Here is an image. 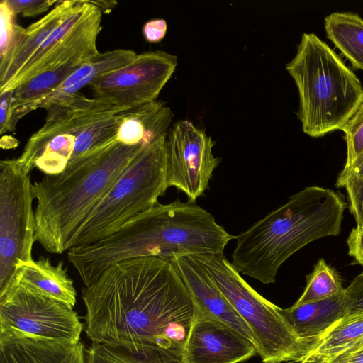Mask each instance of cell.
<instances>
[{
  "instance_id": "6da1fadb",
  "label": "cell",
  "mask_w": 363,
  "mask_h": 363,
  "mask_svg": "<svg viewBox=\"0 0 363 363\" xmlns=\"http://www.w3.org/2000/svg\"><path fill=\"white\" fill-rule=\"evenodd\" d=\"M86 333L93 342L138 352L147 347L182 353L194 303L172 262L152 256L106 268L82 289Z\"/></svg>"
},
{
  "instance_id": "7a4b0ae2",
  "label": "cell",
  "mask_w": 363,
  "mask_h": 363,
  "mask_svg": "<svg viewBox=\"0 0 363 363\" xmlns=\"http://www.w3.org/2000/svg\"><path fill=\"white\" fill-rule=\"evenodd\" d=\"M348 207L339 191L309 186L235 236L232 264L243 274L274 283L282 264L310 242L339 235Z\"/></svg>"
},
{
  "instance_id": "3957f363",
  "label": "cell",
  "mask_w": 363,
  "mask_h": 363,
  "mask_svg": "<svg viewBox=\"0 0 363 363\" xmlns=\"http://www.w3.org/2000/svg\"><path fill=\"white\" fill-rule=\"evenodd\" d=\"M145 147L116 140L32 184L35 241L52 254L67 251L77 228Z\"/></svg>"
},
{
  "instance_id": "277c9868",
  "label": "cell",
  "mask_w": 363,
  "mask_h": 363,
  "mask_svg": "<svg viewBox=\"0 0 363 363\" xmlns=\"http://www.w3.org/2000/svg\"><path fill=\"white\" fill-rule=\"evenodd\" d=\"M235 236L196 203L176 200L137 215L112 235L91 246L101 269L128 259L223 253Z\"/></svg>"
},
{
  "instance_id": "5b68a950",
  "label": "cell",
  "mask_w": 363,
  "mask_h": 363,
  "mask_svg": "<svg viewBox=\"0 0 363 363\" xmlns=\"http://www.w3.org/2000/svg\"><path fill=\"white\" fill-rule=\"evenodd\" d=\"M286 69L298 89L303 131L311 137L341 130L363 99L359 79L314 33L302 35Z\"/></svg>"
},
{
  "instance_id": "8992f818",
  "label": "cell",
  "mask_w": 363,
  "mask_h": 363,
  "mask_svg": "<svg viewBox=\"0 0 363 363\" xmlns=\"http://www.w3.org/2000/svg\"><path fill=\"white\" fill-rule=\"evenodd\" d=\"M167 137L163 135L135 156L77 228L67 250L112 235L133 217L159 203V197L169 187Z\"/></svg>"
},
{
  "instance_id": "52a82bcc",
  "label": "cell",
  "mask_w": 363,
  "mask_h": 363,
  "mask_svg": "<svg viewBox=\"0 0 363 363\" xmlns=\"http://www.w3.org/2000/svg\"><path fill=\"white\" fill-rule=\"evenodd\" d=\"M249 327L264 363L301 362L314 343L300 338L281 313L241 277L223 253L191 255Z\"/></svg>"
},
{
  "instance_id": "ba28073f",
  "label": "cell",
  "mask_w": 363,
  "mask_h": 363,
  "mask_svg": "<svg viewBox=\"0 0 363 363\" xmlns=\"http://www.w3.org/2000/svg\"><path fill=\"white\" fill-rule=\"evenodd\" d=\"M31 187L30 172L17 159L0 162V298L18 284L16 268L33 260Z\"/></svg>"
},
{
  "instance_id": "9c48e42d",
  "label": "cell",
  "mask_w": 363,
  "mask_h": 363,
  "mask_svg": "<svg viewBox=\"0 0 363 363\" xmlns=\"http://www.w3.org/2000/svg\"><path fill=\"white\" fill-rule=\"evenodd\" d=\"M82 330L72 308L21 282L0 298V333L78 342Z\"/></svg>"
},
{
  "instance_id": "30bf717a",
  "label": "cell",
  "mask_w": 363,
  "mask_h": 363,
  "mask_svg": "<svg viewBox=\"0 0 363 363\" xmlns=\"http://www.w3.org/2000/svg\"><path fill=\"white\" fill-rule=\"evenodd\" d=\"M177 65L174 55L162 50L144 52L89 86L96 97L131 109L157 100Z\"/></svg>"
},
{
  "instance_id": "8fae6325",
  "label": "cell",
  "mask_w": 363,
  "mask_h": 363,
  "mask_svg": "<svg viewBox=\"0 0 363 363\" xmlns=\"http://www.w3.org/2000/svg\"><path fill=\"white\" fill-rule=\"evenodd\" d=\"M214 145L211 136L188 120L177 121L167 133L168 184L184 192L190 202L204 194L220 162L213 153Z\"/></svg>"
},
{
  "instance_id": "7c38bea8",
  "label": "cell",
  "mask_w": 363,
  "mask_h": 363,
  "mask_svg": "<svg viewBox=\"0 0 363 363\" xmlns=\"http://www.w3.org/2000/svg\"><path fill=\"white\" fill-rule=\"evenodd\" d=\"M47 110L43 125L28 139L17 160L28 172L45 145L61 134L78 136L86 127L102 118L129 110L115 102L99 97L86 98L79 93L60 96L43 102Z\"/></svg>"
},
{
  "instance_id": "4fadbf2b",
  "label": "cell",
  "mask_w": 363,
  "mask_h": 363,
  "mask_svg": "<svg viewBox=\"0 0 363 363\" xmlns=\"http://www.w3.org/2000/svg\"><path fill=\"white\" fill-rule=\"evenodd\" d=\"M194 308L182 351L184 363H239L257 354L252 340L200 307Z\"/></svg>"
},
{
  "instance_id": "5bb4252c",
  "label": "cell",
  "mask_w": 363,
  "mask_h": 363,
  "mask_svg": "<svg viewBox=\"0 0 363 363\" xmlns=\"http://www.w3.org/2000/svg\"><path fill=\"white\" fill-rule=\"evenodd\" d=\"M101 11L94 5L92 9L38 63L16 75L0 93L13 91L19 84L42 72L66 64L84 61L99 53L96 39L102 27Z\"/></svg>"
},
{
  "instance_id": "9a60e30c",
  "label": "cell",
  "mask_w": 363,
  "mask_h": 363,
  "mask_svg": "<svg viewBox=\"0 0 363 363\" xmlns=\"http://www.w3.org/2000/svg\"><path fill=\"white\" fill-rule=\"evenodd\" d=\"M167 259L177 268L194 305L231 325L253 341L247 325L234 310L202 266L191 255H174Z\"/></svg>"
},
{
  "instance_id": "2e32d148",
  "label": "cell",
  "mask_w": 363,
  "mask_h": 363,
  "mask_svg": "<svg viewBox=\"0 0 363 363\" xmlns=\"http://www.w3.org/2000/svg\"><path fill=\"white\" fill-rule=\"evenodd\" d=\"M0 363H85L84 347L80 342L0 333Z\"/></svg>"
},
{
  "instance_id": "e0dca14e",
  "label": "cell",
  "mask_w": 363,
  "mask_h": 363,
  "mask_svg": "<svg viewBox=\"0 0 363 363\" xmlns=\"http://www.w3.org/2000/svg\"><path fill=\"white\" fill-rule=\"evenodd\" d=\"M349 304L345 291L322 300L281 308V313L296 335L315 342L346 317Z\"/></svg>"
},
{
  "instance_id": "ac0fdd59",
  "label": "cell",
  "mask_w": 363,
  "mask_h": 363,
  "mask_svg": "<svg viewBox=\"0 0 363 363\" xmlns=\"http://www.w3.org/2000/svg\"><path fill=\"white\" fill-rule=\"evenodd\" d=\"M173 116L171 108L159 100L125 111L117 141L127 145L147 146L167 135Z\"/></svg>"
},
{
  "instance_id": "d6986e66",
  "label": "cell",
  "mask_w": 363,
  "mask_h": 363,
  "mask_svg": "<svg viewBox=\"0 0 363 363\" xmlns=\"http://www.w3.org/2000/svg\"><path fill=\"white\" fill-rule=\"evenodd\" d=\"M17 283L21 282L35 291L72 308L77 301L73 280L63 262L52 264L48 257L23 263L16 268Z\"/></svg>"
},
{
  "instance_id": "ffe728a7",
  "label": "cell",
  "mask_w": 363,
  "mask_h": 363,
  "mask_svg": "<svg viewBox=\"0 0 363 363\" xmlns=\"http://www.w3.org/2000/svg\"><path fill=\"white\" fill-rule=\"evenodd\" d=\"M76 1L77 0L58 1L51 11L26 28L7 62L0 69V90L26 66L36 50L66 17Z\"/></svg>"
},
{
  "instance_id": "44dd1931",
  "label": "cell",
  "mask_w": 363,
  "mask_h": 363,
  "mask_svg": "<svg viewBox=\"0 0 363 363\" xmlns=\"http://www.w3.org/2000/svg\"><path fill=\"white\" fill-rule=\"evenodd\" d=\"M85 61L72 62L42 72L19 84L13 90L11 131L15 130L22 117L39 108L40 104Z\"/></svg>"
},
{
  "instance_id": "7402d4cb",
  "label": "cell",
  "mask_w": 363,
  "mask_h": 363,
  "mask_svg": "<svg viewBox=\"0 0 363 363\" xmlns=\"http://www.w3.org/2000/svg\"><path fill=\"white\" fill-rule=\"evenodd\" d=\"M137 55L133 50L125 49L99 52L84 62L43 102L77 93L98 78L127 65Z\"/></svg>"
},
{
  "instance_id": "603a6c76",
  "label": "cell",
  "mask_w": 363,
  "mask_h": 363,
  "mask_svg": "<svg viewBox=\"0 0 363 363\" xmlns=\"http://www.w3.org/2000/svg\"><path fill=\"white\" fill-rule=\"evenodd\" d=\"M327 38L351 62L363 69V19L356 13L335 12L325 19Z\"/></svg>"
},
{
  "instance_id": "cb8c5ba5",
  "label": "cell",
  "mask_w": 363,
  "mask_h": 363,
  "mask_svg": "<svg viewBox=\"0 0 363 363\" xmlns=\"http://www.w3.org/2000/svg\"><path fill=\"white\" fill-rule=\"evenodd\" d=\"M87 363H184L182 353L161 347L131 352L123 347L93 342L87 351Z\"/></svg>"
},
{
  "instance_id": "d4e9b609",
  "label": "cell",
  "mask_w": 363,
  "mask_h": 363,
  "mask_svg": "<svg viewBox=\"0 0 363 363\" xmlns=\"http://www.w3.org/2000/svg\"><path fill=\"white\" fill-rule=\"evenodd\" d=\"M363 343V311L345 317L313 345L308 355L333 359Z\"/></svg>"
},
{
  "instance_id": "484cf974",
  "label": "cell",
  "mask_w": 363,
  "mask_h": 363,
  "mask_svg": "<svg viewBox=\"0 0 363 363\" xmlns=\"http://www.w3.org/2000/svg\"><path fill=\"white\" fill-rule=\"evenodd\" d=\"M123 113V111L99 120L81 132L76 139L69 162L116 141Z\"/></svg>"
},
{
  "instance_id": "4316f807",
  "label": "cell",
  "mask_w": 363,
  "mask_h": 363,
  "mask_svg": "<svg viewBox=\"0 0 363 363\" xmlns=\"http://www.w3.org/2000/svg\"><path fill=\"white\" fill-rule=\"evenodd\" d=\"M344 291L345 289L338 272L327 264L324 259L320 258L313 271L306 276V288L293 306H298L322 300Z\"/></svg>"
},
{
  "instance_id": "83f0119b",
  "label": "cell",
  "mask_w": 363,
  "mask_h": 363,
  "mask_svg": "<svg viewBox=\"0 0 363 363\" xmlns=\"http://www.w3.org/2000/svg\"><path fill=\"white\" fill-rule=\"evenodd\" d=\"M77 138L74 134H61L52 138L41 151L35 167L45 175L62 173L71 159Z\"/></svg>"
},
{
  "instance_id": "f1b7e54d",
  "label": "cell",
  "mask_w": 363,
  "mask_h": 363,
  "mask_svg": "<svg viewBox=\"0 0 363 363\" xmlns=\"http://www.w3.org/2000/svg\"><path fill=\"white\" fill-rule=\"evenodd\" d=\"M16 14L8 5L6 0L0 3V69L7 62L12 51L21 39L26 28L15 21Z\"/></svg>"
},
{
  "instance_id": "f546056e",
  "label": "cell",
  "mask_w": 363,
  "mask_h": 363,
  "mask_svg": "<svg viewBox=\"0 0 363 363\" xmlns=\"http://www.w3.org/2000/svg\"><path fill=\"white\" fill-rule=\"evenodd\" d=\"M341 130L345 133L347 143L344 167H347L363 153V99Z\"/></svg>"
},
{
  "instance_id": "4dcf8cb0",
  "label": "cell",
  "mask_w": 363,
  "mask_h": 363,
  "mask_svg": "<svg viewBox=\"0 0 363 363\" xmlns=\"http://www.w3.org/2000/svg\"><path fill=\"white\" fill-rule=\"evenodd\" d=\"M343 188L346 189L348 208L354 218L355 228L363 229V179L349 181Z\"/></svg>"
},
{
  "instance_id": "1f68e13d",
  "label": "cell",
  "mask_w": 363,
  "mask_h": 363,
  "mask_svg": "<svg viewBox=\"0 0 363 363\" xmlns=\"http://www.w3.org/2000/svg\"><path fill=\"white\" fill-rule=\"evenodd\" d=\"M14 13L23 17H33L46 11L57 1L53 0H6Z\"/></svg>"
},
{
  "instance_id": "d6a6232c",
  "label": "cell",
  "mask_w": 363,
  "mask_h": 363,
  "mask_svg": "<svg viewBox=\"0 0 363 363\" xmlns=\"http://www.w3.org/2000/svg\"><path fill=\"white\" fill-rule=\"evenodd\" d=\"M345 294L349 304V312L347 316L363 311V272L356 276L350 285L345 289Z\"/></svg>"
},
{
  "instance_id": "836d02e7",
  "label": "cell",
  "mask_w": 363,
  "mask_h": 363,
  "mask_svg": "<svg viewBox=\"0 0 363 363\" xmlns=\"http://www.w3.org/2000/svg\"><path fill=\"white\" fill-rule=\"evenodd\" d=\"M363 179V153L360 155L352 163L347 167H343L339 173L335 186L337 188H343L345 184L349 181Z\"/></svg>"
},
{
  "instance_id": "e575fe53",
  "label": "cell",
  "mask_w": 363,
  "mask_h": 363,
  "mask_svg": "<svg viewBox=\"0 0 363 363\" xmlns=\"http://www.w3.org/2000/svg\"><path fill=\"white\" fill-rule=\"evenodd\" d=\"M13 91L8 90L0 93V133L1 135L11 129L12 101Z\"/></svg>"
},
{
  "instance_id": "d590c367",
  "label": "cell",
  "mask_w": 363,
  "mask_h": 363,
  "mask_svg": "<svg viewBox=\"0 0 363 363\" xmlns=\"http://www.w3.org/2000/svg\"><path fill=\"white\" fill-rule=\"evenodd\" d=\"M167 30V22L163 18H154L147 21L143 27L145 40L150 43L161 41Z\"/></svg>"
},
{
  "instance_id": "8d00e7d4",
  "label": "cell",
  "mask_w": 363,
  "mask_h": 363,
  "mask_svg": "<svg viewBox=\"0 0 363 363\" xmlns=\"http://www.w3.org/2000/svg\"><path fill=\"white\" fill-rule=\"evenodd\" d=\"M348 255L354 259V263L363 267V229L354 228L347 239Z\"/></svg>"
},
{
  "instance_id": "74e56055",
  "label": "cell",
  "mask_w": 363,
  "mask_h": 363,
  "mask_svg": "<svg viewBox=\"0 0 363 363\" xmlns=\"http://www.w3.org/2000/svg\"><path fill=\"white\" fill-rule=\"evenodd\" d=\"M330 363H363V343L336 356Z\"/></svg>"
},
{
  "instance_id": "f35d334b",
  "label": "cell",
  "mask_w": 363,
  "mask_h": 363,
  "mask_svg": "<svg viewBox=\"0 0 363 363\" xmlns=\"http://www.w3.org/2000/svg\"><path fill=\"white\" fill-rule=\"evenodd\" d=\"M90 4L97 7L102 13H107L115 7L117 2L115 1H88Z\"/></svg>"
},
{
  "instance_id": "ab89813d",
  "label": "cell",
  "mask_w": 363,
  "mask_h": 363,
  "mask_svg": "<svg viewBox=\"0 0 363 363\" xmlns=\"http://www.w3.org/2000/svg\"><path fill=\"white\" fill-rule=\"evenodd\" d=\"M331 359L320 355H308L300 363H330Z\"/></svg>"
},
{
  "instance_id": "60d3db41",
  "label": "cell",
  "mask_w": 363,
  "mask_h": 363,
  "mask_svg": "<svg viewBox=\"0 0 363 363\" xmlns=\"http://www.w3.org/2000/svg\"><path fill=\"white\" fill-rule=\"evenodd\" d=\"M18 145V140L10 135L2 136L1 139V147L2 148H13Z\"/></svg>"
},
{
  "instance_id": "b9f144b4",
  "label": "cell",
  "mask_w": 363,
  "mask_h": 363,
  "mask_svg": "<svg viewBox=\"0 0 363 363\" xmlns=\"http://www.w3.org/2000/svg\"><path fill=\"white\" fill-rule=\"evenodd\" d=\"M280 363H282V362H280ZM288 363V362H287Z\"/></svg>"
}]
</instances>
